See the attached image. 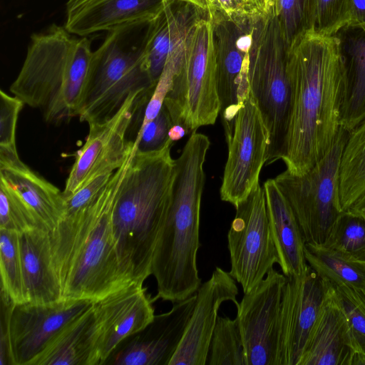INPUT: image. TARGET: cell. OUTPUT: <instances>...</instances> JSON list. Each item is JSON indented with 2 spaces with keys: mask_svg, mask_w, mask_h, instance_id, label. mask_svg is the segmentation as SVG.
<instances>
[{
  "mask_svg": "<svg viewBox=\"0 0 365 365\" xmlns=\"http://www.w3.org/2000/svg\"><path fill=\"white\" fill-rule=\"evenodd\" d=\"M288 58L293 101L286 148L287 170L301 175L329 150L340 128L345 70L335 36L311 32Z\"/></svg>",
  "mask_w": 365,
  "mask_h": 365,
  "instance_id": "1",
  "label": "cell"
},
{
  "mask_svg": "<svg viewBox=\"0 0 365 365\" xmlns=\"http://www.w3.org/2000/svg\"><path fill=\"white\" fill-rule=\"evenodd\" d=\"M133 153L88 205L49 232L62 299L97 301L132 282L116 252L112 215Z\"/></svg>",
  "mask_w": 365,
  "mask_h": 365,
  "instance_id": "2",
  "label": "cell"
},
{
  "mask_svg": "<svg viewBox=\"0 0 365 365\" xmlns=\"http://www.w3.org/2000/svg\"><path fill=\"white\" fill-rule=\"evenodd\" d=\"M169 138L160 150L134 148L112 215L116 252L132 282L152 274L155 247L170 207L175 176Z\"/></svg>",
  "mask_w": 365,
  "mask_h": 365,
  "instance_id": "3",
  "label": "cell"
},
{
  "mask_svg": "<svg viewBox=\"0 0 365 365\" xmlns=\"http://www.w3.org/2000/svg\"><path fill=\"white\" fill-rule=\"evenodd\" d=\"M209 145L187 140L175 160V176L168 214L152 263L157 283L155 299L176 303L194 294L202 284L197 255L200 242L204 164Z\"/></svg>",
  "mask_w": 365,
  "mask_h": 365,
  "instance_id": "4",
  "label": "cell"
},
{
  "mask_svg": "<svg viewBox=\"0 0 365 365\" xmlns=\"http://www.w3.org/2000/svg\"><path fill=\"white\" fill-rule=\"evenodd\" d=\"M93 51L86 37L74 38L53 24L31 37L23 66L10 91L58 125L73 117L83 96Z\"/></svg>",
  "mask_w": 365,
  "mask_h": 365,
  "instance_id": "5",
  "label": "cell"
},
{
  "mask_svg": "<svg viewBox=\"0 0 365 365\" xmlns=\"http://www.w3.org/2000/svg\"><path fill=\"white\" fill-rule=\"evenodd\" d=\"M110 32L93 51L87 81L77 111L81 122L104 123L136 93L154 91L143 48L125 47L121 34Z\"/></svg>",
  "mask_w": 365,
  "mask_h": 365,
  "instance_id": "6",
  "label": "cell"
},
{
  "mask_svg": "<svg viewBox=\"0 0 365 365\" xmlns=\"http://www.w3.org/2000/svg\"><path fill=\"white\" fill-rule=\"evenodd\" d=\"M349 132L340 127L329 150L307 173L296 175L286 170L274 178L297 219L306 243L323 245L343 212L339 172Z\"/></svg>",
  "mask_w": 365,
  "mask_h": 365,
  "instance_id": "7",
  "label": "cell"
},
{
  "mask_svg": "<svg viewBox=\"0 0 365 365\" xmlns=\"http://www.w3.org/2000/svg\"><path fill=\"white\" fill-rule=\"evenodd\" d=\"M235 209V216L227 232L229 274L247 293L266 277L279 260L263 187L259 185Z\"/></svg>",
  "mask_w": 365,
  "mask_h": 365,
  "instance_id": "8",
  "label": "cell"
},
{
  "mask_svg": "<svg viewBox=\"0 0 365 365\" xmlns=\"http://www.w3.org/2000/svg\"><path fill=\"white\" fill-rule=\"evenodd\" d=\"M154 91L130 96L110 120L89 125L88 135L78 150L63 190L70 197L86 182L104 173H114L124 163L134 148L126 135L136 115L143 111Z\"/></svg>",
  "mask_w": 365,
  "mask_h": 365,
  "instance_id": "9",
  "label": "cell"
},
{
  "mask_svg": "<svg viewBox=\"0 0 365 365\" xmlns=\"http://www.w3.org/2000/svg\"><path fill=\"white\" fill-rule=\"evenodd\" d=\"M228 155L220 189L222 201L235 208L259 185L267 159L268 133L259 110L250 96L232 125L225 129Z\"/></svg>",
  "mask_w": 365,
  "mask_h": 365,
  "instance_id": "10",
  "label": "cell"
},
{
  "mask_svg": "<svg viewBox=\"0 0 365 365\" xmlns=\"http://www.w3.org/2000/svg\"><path fill=\"white\" fill-rule=\"evenodd\" d=\"M94 302L61 299L46 304L9 303L6 322L11 365H34L59 332Z\"/></svg>",
  "mask_w": 365,
  "mask_h": 365,
  "instance_id": "11",
  "label": "cell"
},
{
  "mask_svg": "<svg viewBox=\"0 0 365 365\" xmlns=\"http://www.w3.org/2000/svg\"><path fill=\"white\" fill-rule=\"evenodd\" d=\"M287 277L272 268L237 307L246 365H279L281 303Z\"/></svg>",
  "mask_w": 365,
  "mask_h": 365,
  "instance_id": "12",
  "label": "cell"
},
{
  "mask_svg": "<svg viewBox=\"0 0 365 365\" xmlns=\"http://www.w3.org/2000/svg\"><path fill=\"white\" fill-rule=\"evenodd\" d=\"M155 300L143 282H132L95 301L97 365L106 364L125 340L153 322Z\"/></svg>",
  "mask_w": 365,
  "mask_h": 365,
  "instance_id": "13",
  "label": "cell"
},
{
  "mask_svg": "<svg viewBox=\"0 0 365 365\" xmlns=\"http://www.w3.org/2000/svg\"><path fill=\"white\" fill-rule=\"evenodd\" d=\"M329 284L309 264L300 276L287 277L280 311L279 365H299Z\"/></svg>",
  "mask_w": 365,
  "mask_h": 365,
  "instance_id": "14",
  "label": "cell"
},
{
  "mask_svg": "<svg viewBox=\"0 0 365 365\" xmlns=\"http://www.w3.org/2000/svg\"><path fill=\"white\" fill-rule=\"evenodd\" d=\"M196 301L182 340L168 365L207 364L210 344L221 304L232 302L236 307L238 288L235 280L217 267L195 292Z\"/></svg>",
  "mask_w": 365,
  "mask_h": 365,
  "instance_id": "15",
  "label": "cell"
},
{
  "mask_svg": "<svg viewBox=\"0 0 365 365\" xmlns=\"http://www.w3.org/2000/svg\"><path fill=\"white\" fill-rule=\"evenodd\" d=\"M195 301V293L175 303L169 312L155 315L153 322L143 331L134 335L123 347L118 348L107 364L168 365L182 340Z\"/></svg>",
  "mask_w": 365,
  "mask_h": 365,
  "instance_id": "16",
  "label": "cell"
},
{
  "mask_svg": "<svg viewBox=\"0 0 365 365\" xmlns=\"http://www.w3.org/2000/svg\"><path fill=\"white\" fill-rule=\"evenodd\" d=\"M299 365H356L348 321L331 283Z\"/></svg>",
  "mask_w": 365,
  "mask_h": 365,
  "instance_id": "17",
  "label": "cell"
},
{
  "mask_svg": "<svg viewBox=\"0 0 365 365\" xmlns=\"http://www.w3.org/2000/svg\"><path fill=\"white\" fill-rule=\"evenodd\" d=\"M0 180L18 195L40 227L53 230L65 215L66 200L57 187L19 158H0Z\"/></svg>",
  "mask_w": 365,
  "mask_h": 365,
  "instance_id": "18",
  "label": "cell"
},
{
  "mask_svg": "<svg viewBox=\"0 0 365 365\" xmlns=\"http://www.w3.org/2000/svg\"><path fill=\"white\" fill-rule=\"evenodd\" d=\"M158 7V0H98L66 11L64 27L81 37L126 30L153 19Z\"/></svg>",
  "mask_w": 365,
  "mask_h": 365,
  "instance_id": "19",
  "label": "cell"
},
{
  "mask_svg": "<svg viewBox=\"0 0 365 365\" xmlns=\"http://www.w3.org/2000/svg\"><path fill=\"white\" fill-rule=\"evenodd\" d=\"M19 240L26 302L46 304L61 300L49 232L32 229L19 233Z\"/></svg>",
  "mask_w": 365,
  "mask_h": 365,
  "instance_id": "20",
  "label": "cell"
},
{
  "mask_svg": "<svg viewBox=\"0 0 365 365\" xmlns=\"http://www.w3.org/2000/svg\"><path fill=\"white\" fill-rule=\"evenodd\" d=\"M262 187L278 264L287 277L300 276L308 264L304 255L306 242L299 224L274 180H267Z\"/></svg>",
  "mask_w": 365,
  "mask_h": 365,
  "instance_id": "21",
  "label": "cell"
},
{
  "mask_svg": "<svg viewBox=\"0 0 365 365\" xmlns=\"http://www.w3.org/2000/svg\"><path fill=\"white\" fill-rule=\"evenodd\" d=\"M345 70L340 126L349 133L365 120V24H349L335 35Z\"/></svg>",
  "mask_w": 365,
  "mask_h": 365,
  "instance_id": "22",
  "label": "cell"
},
{
  "mask_svg": "<svg viewBox=\"0 0 365 365\" xmlns=\"http://www.w3.org/2000/svg\"><path fill=\"white\" fill-rule=\"evenodd\" d=\"M93 306L63 328L34 365H97Z\"/></svg>",
  "mask_w": 365,
  "mask_h": 365,
  "instance_id": "23",
  "label": "cell"
},
{
  "mask_svg": "<svg viewBox=\"0 0 365 365\" xmlns=\"http://www.w3.org/2000/svg\"><path fill=\"white\" fill-rule=\"evenodd\" d=\"M365 190V120L349 133L340 165L339 196L347 210Z\"/></svg>",
  "mask_w": 365,
  "mask_h": 365,
  "instance_id": "24",
  "label": "cell"
},
{
  "mask_svg": "<svg viewBox=\"0 0 365 365\" xmlns=\"http://www.w3.org/2000/svg\"><path fill=\"white\" fill-rule=\"evenodd\" d=\"M304 255L307 264L333 286L365 287V264L324 245L306 243Z\"/></svg>",
  "mask_w": 365,
  "mask_h": 365,
  "instance_id": "25",
  "label": "cell"
},
{
  "mask_svg": "<svg viewBox=\"0 0 365 365\" xmlns=\"http://www.w3.org/2000/svg\"><path fill=\"white\" fill-rule=\"evenodd\" d=\"M1 292L14 304L26 303L19 233L0 229Z\"/></svg>",
  "mask_w": 365,
  "mask_h": 365,
  "instance_id": "26",
  "label": "cell"
},
{
  "mask_svg": "<svg viewBox=\"0 0 365 365\" xmlns=\"http://www.w3.org/2000/svg\"><path fill=\"white\" fill-rule=\"evenodd\" d=\"M323 245L365 264V220L349 210L341 212Z\"/></svg>",
  "mask_w": 365,
  "mask_h": 365,
  "instance_id": "27",
  "label": "cell"
},
{
  "mask_svg": "<svg viewBox=\"0 0 365 365\" xmlns=\"http://www.w3.org/2000/svg\"><path fill=\"white\" fill-rule=\"evenodd\" d=\"M207 364L246 365L245 348L237 317L218 316L210 344Z\"/></svg>",
  "mask_w": 365,
  "mask_h": 365,
  "instance_id": "28",
  "label": "cell"
},
{
  "mask_svg": "<svg viewBox=\"0 0 365 365\" xmlns=\"http://www.w3.org/2000/svg\"><path fill=\"white\" fill-rule=\"evenodd\" d=\"M334 288L349 326L356 365H365V287L337 286Z\"/></svg>",
  "mask_w": 365,
  "mask_h": 365,
  "instance_id": "29",
  "label": "cell"
},
{
  "mask_svg": "<svg viewBox=\"0 0 365 365\" xmlns=\"http://www.w3.org/2000/svg\"><path fill=\"white\" fill-rule=\"evenodd\" d=\"M35 228L42 229L18 195L0 180V229L21 233Z\"/></svg>",
  "mask_w": 365,
  "mask_h": 365,
  "instance_id": "30",
  "label": "cell"
},
{
  "mask_svg": "<svg viewBox=\"0 0 365 365\" xmlns=\"http://www.w3.org/2000/svg\"><path fill=\"white\" fill-rule=\"evenodd\" d=\"M351 17V0H317L314 32L334 36L350 23Z\"/></svg>",
  "mask_w": 365,
  "mask_h": 365,
  "instance_id": "31",
  "label": "cell"
},
{
  "mask_svg": "<svg viewBox=\"0 0 365 365\" xmlns=\"http://www.w3.org/2000/svg\"><path fill=\"white\" fill-rule=\"evenodd\" d=\"M25 103L17 96L0 91V153H18L16 133L19 115Z\"/></svg>",
  "mask_w": 365,
  "mask_h": 365,
  "instance_id": "32",
  "label": "cell"
},
{
  "mask_svg": "<svg viewBox=\"0 0 365 365\" xmlns=\"http://www.w3.org/2000/svg\"><path fill=\"white\" fill-rule=\"evenodd\" d=\"M172 126L170 114L163 104L158 115L138 132L134 140L135 149L142 152L161 149L170 138Z\"/></svg>",
  "mask_w": 365,
  "mask_h": 365,
  "instance_id": "33",
  "label": "cell"
},
{
  "mask_svg": "<svg viewBox=\"0 0 365 365\" xmlns=\"http://www.w3.org/2000/svg\"><path fill=\"white\" fill-rule=\"evenodd\" d=\"M113 173H104L93 178L66 198L64 215L73 214L88 205L106 186Z\"/></svg>",
  "mask_w": 365,
  "mask_h": 365,
  "instance_id": "34",
  "label": "cell"
},
{
  "mask_svg": "<svg viewBox=\"0 0 365 365\" xmlns=\"http://www.w3.org/2000/svg\"><path fill=\"white\" fill-rule=\"evenodd\" d=\"M351 17L349 24H365V0H351Z\"/></svg>",
  "mask_w": 365,
  "mask_h": 365,
  "instance_id": "35",
  "label": "cell"
},
{
  "mask_svg": "<svg viewBox=\"0 0 365 365\" xmlns=\"http://www.w3.org/2000/svg\"><path fill=\"white\" fill-rule=\"evenodd\" d=\"M347 210L362 217L365 220V190Z\"/></svg>",
  "mask_w": 365,
  "mask_h": 365,
  "instance_id": "36",
  "label": "cell"
},
{
  "mask_svg": "<svg viewBox=\"0 0 365 365\" xmlns=\"http://www.w3.org/2000/svg\"><path fill=\"white\" fill-rule=\"evenodd\" d=\"M98 0H68L66 11H71L90 4Z\"/></svg>",
  "mask_w": 365,
  "mask_h": 365,
  "instance_id": "37",
  "label": "cell"
},
{
  "mask_svg": "<svg viewBox=\"0 0 365 365\" xmlns=\"http://www.w3.org/2000/svg\"><path fill=\"white\" fill-rule=\"evenodd\" d=\"M187 133L186 130L180 125H174L169 130V138L173 140H178Z\"/></svg>",
  "mask_w": 365,
  "mask_h": 365,
  "instance_id": "38",
  "label": "cell"
},
{
  "mask_svg": "<svg viewBox=\"0 0 365 365\" xmlns=\"http://www.w3.org/2000/svg\"><path fill=\"white\" fill-rule=\"evenodd\" d=\"M252 39L249 36H244L240 37L237 41V47L241 51H247L251 46Z\"/></svg>",
  "mask_w": 365,
  "mask_h": 365,
  "instance_id": "39",
  "label": "cell"
},
{
  "mask_svg": "<svg viewBox=\"0 0 365 365\" xmlns=\"http://www.w3.org/2000/svg\"><path fill=\"white\" fill-rule=\"evenodd\" d=\"M221 2H222L223 4H227L230 2V0H220Z\"/></svg>",
  "mask_w": 365,
  "mask_h": 365,
  "instance_id": "40",
  "label": "cell"
}]
</instances>
